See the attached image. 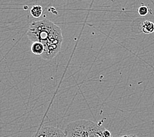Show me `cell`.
<instances>
[{
	"instance_id": "obj_4",
	"label": "cell",
	"mask_w": 154,
	"mask_h": 137,
	"mask_svg": "<svg viewBox=\"0 0 154 137\" xmlns=\"http://www.w3.org/2000/svg\"><path fill=\"white\" fill-rule=\"evenodd\" d=\"M31 51L33 54L42 55L44 51V45L40 42H34L31 45Z\"/></svg>"
},
{
	"instance_id": "obj_1",
	"label": "cell",
	"mask_w": 154,
	"mask_h": 137,
	"mask_svg": "<svg viewBox=\"0 0 154 137\" xmlns=\"http://www.w3.org/2000/svg\"><path fill=\"white\" fill-rule=\"evenodd\" d=\"M26 34L31 42H40L44 45V51L40 56L45 60H51L61 50V30L50 20L44 19L32 23Z\"/></svg>"
},
{
	"instance_id": "obj_2",
	"label": "cell",
	"mask_w": 154,
	"mask_h": 137,
	"mask_svg": "<svg viewBox=\"0 0 154 137\" xmlns=\"http://www.w3.org/2000/svg\"><path fill=\"white\" fill-rule=\"evenodd\" d=\"M66 137H113L109 131L96 123L77 120L70 123L65 129Z\"/></svg>"
},
{
	"instance_id": "obj_3",
	"label": "cell",
	"mask_w": 154,
	"mask_h": 137,
	"mask_svg": "<svg viewBox=\"0 0 154 137\" xmlns=\"http://www.w3.org/2000/svg\"><path fill=\"white\" fill-rule=\"evenodd\" d=\"M34 137H66L65 132L54 126H43Z\"/></svg>"
},
{
	"instance_id": "obj_6",
	"label": "cell",
	"mask_w": 154,
	"mask_h": 137,
	"mask_svg": "<svg viewBox=\"0 0 154 137\" xmlns=\"http://www.w3.org/2000/svg\"><path fill=\"white\" fill-rule=\"evenodd\" d=\"M30 13L34 18H38L42 14V8L40 5H34L30 10Z\"/></svg>"
},
{
	"instance_id": "obj_8",
	"label": "cell",
	"mask_w": 154,
	"mask_h": 137,
	"mask_svg": "<svg viewBox=\"0 0 154 137\" xmlns=\"http://www.w3.org/2000/svg\"><path fill=\"white\" fill-rule=\"evenodd\" d=\"M121 137H138L136 135H125V136H122Z\"/></svg>"
},
{
	"instance_id": "obj_5",
	"label": "cell",
	"mask_w": 154,
	"mask_h": 137,
	"mask_svg": "<svg viewBox=\"0 0 154 137\" xmlns=\"http://www.w3.org/2000/svg\"><path fill=\"white\" fill-rule=\"evenodd\" d=\"M142 32L145 34H152L154 32V23L152 21L145 20L141 24Z\"/></svg>"
},
{
	"instance_id": "obj_7",
	"label": "cell",
	"mask_w": 154,
	"mask_h": 137,
	"mask_svg": "<svg viewBox=\"0 0 154 137\" xmlns=\"http://www.w3.org/2000/svg\"><path fill=\"white\" fill-rule=\"evenodd\" d=\"M138 12L140 15L146 16L149 12V9L148 7H146L145 5H142L138 8Z\"/></svg>"
}]
</instances>
